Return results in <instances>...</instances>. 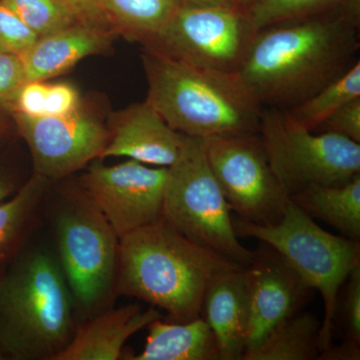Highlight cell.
I'll return each instance as SVG.
<instances>
[{
    "mask_svg": "<svg viewBox=\"0 0 360 360\" xmlns=\"http://www.w3.org/2000/svg\"><path fill=\"white\" fill-rule=\"evenodd\" d=\"M79 92L68 82H47L44 116L72 115L82 108Z\"/></svg>",
    "mask_w": 360,
    "mask_h": 360,
    "instance_id": "cell-30",
    "label": "cell"
},
{
    "mask_svg": "<svg viewBox=\"0 0 360 360\" xmlns=\"http://www.w3.org/2000/svg\"><path fill=\"white\" fill-rule=\"evenodd\" d=\"M319 129L342 135L360 143V97L338 108Z\"/></svg>",
    "mask_w": 360,
    "mask_h": 360,
    "instance_id": "cell-31",
    "label": "cell"
},
{
    "mask_svg": "<svg viewBox=\"0 0 360 360\" xmlns=\"http://www.w3.org/2000/svg\"><path fill=\"white\" fill-rule=\"evenodd\" d=\"M231 212L206 158L205 141L186 135L179 158L167 167L161 217L198 245L248 267L252 250L239 241Z\"/></svg>",
    "mask_w": 360,
    "mask_h": 360,
    "instance_id": "cell-6",
    "label": "cell"
},
{
    "mask_svg": "<svg viewBox=\"0 0 360 360\" xmlns=\"http://www.w3.org/2000/svg\"><path fill=\"white\" fill-rule=\"evenodd\" d=\"M6 194V187L0 184V200L4 198V195Z\"/></svg>",
    "mask_w": 360,
    "mask_h": 360,
    "instance_id": "cell-36",
    "label": "cell"
},
{
    "mask_svg": "<svg viewBox=\"0 0 360 360\" xmlns=\"http://www.w3.org/2000/svg\"><path fill=\"white\" fill-rule=\"evenodd\" d=\"M32 153L35 174L65 177L101 158L110 131L82 108L72 115L26 117L13 115Z\"/></svg>",
    "mask_w": 360,
    "mask_h": 360,
    "instance_id": "cell-12",
    "label": "cell"
},
{
    "mask_svg": "<svg viewBox=\"0 0 360 360\" xmlns=\"http://www.w3.org/2000/svg\"><path fill=\"white\" fill-rule=\"evenodd\" d=\"M180 2L188 6H238L234 0H180Z\"/></svg>",
    "mask_w": 360,
    "mask_h": 360,
    "instance_id": "cell-34",
    "label": "cell"
},
{
    "mask_svg": "<svg viewBox=\"0 0 360 360\" xmlns=\"http://www.w3.org/2000/svg\"><path fill=\"white\" fill-rule=\"evenodd\" d=\"M200 316L215 336L219 360H243L250 321L245 267L224 272L210 284Z\"/></svg>",
    "mask_w": 360,
    "mask_h": 360,
    "instance_id": "cell-15",
    "label": "cell"
},
{
    "mask_svg": "<svg viewBox=\"0 0 360 360\" xmlns=\"http://www.w3.org/2000/svg\"><path fill=\"white\" fill-rule=\"evenodd\" d=\"M167 167H150L129 160L112 167L96 162L82 176L87 198L118 238L162 215Z\"/></svg>",
    "mask_w": 360,
    "mask_h": 360,
    "instance_id": "cell-11",
    "label": "cell"
},
{
    "mask_svg": "<svg viewBox=\"0 0 360 360\" xmlns=\"http://www.w3.org/2000/svg\"><path fill=\"white\" fill-rule=\"evenodd\" d=\"M44 177H34L8 202L0 205V248L13 236L16 229L37 205L45 187Z\"/></svg>",
    "mask_w": 360,
    "mask_h": 360,
    "instance_id": "cell-25",
    "label": "cell"
},
{
    "mask_svg": "<svg viewBox=\"0 0 360 360\" xmlns=\"http://www.w3.org/2000/svg\"><path fill=\"white\" fill-rule=\"evenodd\" d=\"M46 82H25L16 92L9 112L26 117L44 116Z\"/></svg>",
    "mask_w": 360,
    "mask_h": 360,
    "instance_id": "cell-29",
    "label": "cell"
},
{
    "mask_svg": "<svg viewBox=\"0 0 360 360\" xmlns=\"http://www.w3.org/2000/svg\"><path fill=\"white\" fill-rule=\"evenodd\" d=\"M101 160L129 158L146 165L169 167L179 158L186 135L175 131L148 103L135 104L116 116Z\"/></svg>",
    "mask_w": 360,
    "mask_h": 360,
    "instance_id": "cell-14",
    "label": "cell"
},
{
    "mask_svg": "<svg viewBox=\"0 0 360 360\" xmlns=\"http://www.w3.org/2000/svg\"><path fill=\"white\" fill-rule=\"evenodd\" d=\"M70 1L77 7L78 11L82 13V15L87 20L111 30L106 25L105 20H104L98 4H97V0H70Z\"/></svg>",
    "mask_w": 360,
    "mask_h": 360,
    "instance_id": "cell-33",
    "label": "cell"
},
{
    "mask_svg": "<svg viewBox=\"0 0 360 360\" xmlns=\"http://www.w3.org/2000/svg\"><path fill=\"white\" fill-rule=\"evenodd\" d=\"M341 0H253L246 9L257 32L267 26L328 11Z\"/></svg>",
    "mask_w": 360,
    "mask_h": 360,
    "instance_id": "cell-24",
    "label": "cell"
},
{
    "mask_svg": "<svg viewBox=\"0 0 360 360\" xmlns=\"http://www.w3.org/2000/svg\"><path fill=\"white\" fill-rule=\"evenodd\" d=\"M360 97V60L309 98L286 110L307 129L316 130L338 108Z\"/></svg>",
    "mask_w": 360,
    "mask_h": 360,
    "instance_id": "cell-22",
    "label": "cell"
},
{
    "mask_svg": "<svg viewBox=\"0 0 360 360\" xmlns=\"http://www.w3.org/2000/svg\"><path fill=\"white\" fill-rule=\"evenodd\" d=\"M360 345L343 340L342 342L335 345L331 342L319 354V360H359Z\"/></svg>",
    "mask_w": 360,
    "mask_h": 360,
    "instance_id": "cell-32",
    "label": "cell"
},
{
    "mask_svg": "<svg viewBox=\"0 0 360 360\" xmlns=\"http://www.w3.org/2000/svg\"><path fill=\"white\" fill-rule=\"evenodd\" d=\"M56 234L71 295L84 307H94L108 295L117 271L120 238L89 198L61 212Z\"/></svg>",
    "mask_w": 360,
    "mask_h": 360,
    "instance_id": "cell-10",
    "label": "cell"
},
{
    "mask_svg": "<svg viewBox=\"0 0 360 360\" xmlns=\"http://www.w3.org/2000/svg\"><path fill=\"white\" fill-rule=\"evenodd\" d=\"M343 285L340 307L345 340L360 345V266L350 272Z\"/></svg>",
    "mask_w": 360,
    "mask_h": 360,
    "instance_id": "cell-27",
    "label": "cell"
},
{
    "mask_svg": "<svg viewBox=\"0 0 360 360\" xmlns=\"http://www.w3.org/2000/svg\"><path fill=\"white\" fill-rule=\"evenodd\" d=\"M238 267L161 217L120 238L117 290L186 322L200 316L210 284Z\"/></svg>",
    "mask_w": 360,
    "mask_h": 360,
    "instance_id": "cell-2",
    "label": "cell"
},
{
    "mask_svg": "<svg viewBox=\"0 0 360 360\" xmlns=\"http://www.w3.org/2000/svg\"><path fill=\"white\" fill-rule=\"evenodd\" d=\"M360 0L255 32L238 75L264 108L290 110L359 60Z\"/></svg>",
    "mask_w": 360,
    "mask_h": 360,
    "instance_id": "cell-1",
    "label": "cell"
},
{
    "mask_svg": "<svg viewBox=\"0 0 360 360\" xmlns=\"http://www.w3.org/2000/svg\"><path fill=\"white\" fill-rule=\"evenodd\" d=\"M303 212L335 227L345 238H360V174L338 186H312L290 196Z\"/></svg>",
    "mask_w": 360,
    "mask_h": 360,
    "instance_id": "cell-19",
    "label": "cell"
},
{
    "mask_svg": "<svg viewBox=\"0 0 360 360\" xmlns=\"http://www.w3.org/2000/svg\"><path fill=\"white\" fill-rule=\"evenodd\" d=\"M234 1H236V4H238L239 7L246 11V9L250 6V4H252L253 0H234Z\"/></svg>",
    "mask_w": 360,
    "mask_h": 360,
    "instance_id": "cell-35",
    "label": "cell"
},
{
    "mask_svg": "<svg viewBox=\"0 0 360 360\" xmlns=\"http://www.w3.org/2000/svg\"><path fill=\"white\" fill-rule=\"evenodd\" d=\"M161 319L155 307L129 304L104 312L77 331L52 360H117L129 338Z\"/></svg>",
    "mask_w": 360,
    "mask_h": 360,
    "instance_id": "cell-17",
    "label": "cell"
},
{
    "mask_svg": "<svg viewBox=\"0 0 360 360\" xmlns=\"http://www.w3.org/2000/svg\"><path fill=\"white\" fill-rule=\"evenodd\" d=\"M25 82L21 58L0 51V110H9L16 92Z\"/></svg>",
    "mask_w": 360,
    "mask_h": 360,
    "instance_id": "cell-28",
    "label": "cell"
},
{
    "mask_svg": "<svg viewBox=\"0 0 360 360\" xmlns=\"http://www.w3.org/2000/svg\"><path fill=\"white\" fill-rule=\"evenodd\" d=\"M71 293L49 253L23 258L0 285V338L18 359H53L70 342Z\"/></svg>",
    "mask_w": 360,
    "mask_h": 360,
    "instance_id": "cell-4",
    "label": "cell"
},
{
    "mask_svg": "<svg viewBox=\"0 0 360 360\" xmlns=\"http://www.w3.org/2000/svg\"><path fill=\"white\" fill-rule=\"evenodd\" d=\"M146 101L172 129L210 139L259 132L262 104L238 73L210 70L144 47Z\"/></svg>",
    "mask_w": 360,
    "mask_h": 360,
    "instance_id": "cell-3",
    "label": "cell"
},
{
    "mask_svg": "<svg viewBox=\"0 0 360 360\" xmlns=\"http://www.w3.org/2000/svg\"><path fill=\"white\" fill-rule=\"evenodd\" d=\"M203 141L210 167L238 219L258 225L278 224L290 198L270 165L259 134Z\"/></svg>",
    "mask_w": 360,
    "mask_h": 360,
    "instance_id": "cell-9",
    "label": "cell"
},
{
    "mask_svg": "<svg viewBox=\"0 0 360 360\" xmlns=\"http://www.w3.org/2000/svg\"><path fill=\"white\" fill-rule=\"evenodd\" d=\"M321 328L314 314L300 310L277 324L243 360H319Z\"/></svg>",
    "mask_w": 360,
    "mask_h": 360,
    "instance_id": "cell-21",
    "label": "cell"
},
{
    "mask_svg": "<svg viewBox=\"0 0 360 360\" xmlns=\"http://www.w3.org/2000/svg\"><path fill=\"white\" fill-rule=\"evenodd\" d=\"M255 34L248 13L238 6L181 4L144 47L201 68L238 73Z\"/></svg>",
    "mask_w": 360,
    "mask_h": 360,
    "instance_id": "cell-8",
    "label": "cell"
},
{
    "mask_svg": "<svg viewBox=\"0 0 360 360\" xmlns=\"http://www.w3.org/2000/svg\"><path fill=\"white\" fill-rule=\"evenodd\" d=\"M108 27L116 34L146 45L169 22L180 0H97Z\"/></svg>",
    "mask_w": 360,
    "mask_h": 360,
    "instance_id": "cell-20",
    "label": "cell"
},
{
    "mask_svg": "<svg viewBox=\"0 0 360 360\" xmlns=\"http://www.w3.org/2000/svg\"><path fill=\"white\" fill-rule=\"evenodd\" d=\"M111 30L80 21L47 37H40L22 56L26 82H47L70 70L87 56L106 51Z\"/></svg>",
    "mask_w": 360,
    "mask_h": 360,
    "instance_id": "cell-16",
    "label": "cell"
},
{
    "mask_svg": "<svg viewBox=\"0 0 360 360\" xmlns=\"http://www.w3.org/2000/svg\"><path fill=\"white\" fill-rule=\"evenodd\" d=\"M149 333L141 354L131 360H219L212 328L202 317L186 322H163L148 326Z\"/></svg>",
    "mask_w": 360,
    "mask_h": 360,
    "instance_id": "cell-18",
    "label": "cell"
},
{
    "mask_svg": "<svg viewBox=\"0 0 360 360\" xmlns=\"http://www.w3.org/2000/svg\"><path fill=\"white\" fill-rule=\"evenodd\" d=\"M39 39L37 33L0 1V51L22 58Z\"/></svg>",
    "mask_w": 360,
    "mask_h": 360,
    "instance_id": "cell-26",
    "label": "cell"
},
{
    "mask_svg": "<svg viewBox=\"0 0 360 360\" xmlns=\"http://www.w3.org/2000/svg\"><path fill=\"white\" fill-rule=\"evenodd\" d=\"M37 37H44L89 21L70 0H0ZM91 22V21H90Z\"/></svg>",
    "mask_w": 360,
    "mask_h": 360,
    "instance_id": "cell-23",
    "label": "cell"
},
{
    "mask_svg": "<svg viewBox=\"0 0 360 360\" xmlns=\"http://www.w3.org/2000/svg\"><path fill=\"white\" fill-rule=\"evenodd\" d=\"M238 236L257 239L276 248L288 259L312 290L321 293L324 305L319 333L321 352L333 342L338 298L343 283L360 266V243L331 234L316 224L295 203L274 225H258L233 219Z\"/></svg>",
    "mask_w": 360,
    "mask_h": 360,
    "instance_id": "cell-5",
    "label": "cell"
},
{
    "mask_svg": "<svg viewBox=\"0 0 360 360\" xmlns=\"http://www.w3.org/2000/svg\"><path fill=\"white\" fill-rule=\"evenodd\" d=\"M260 139L288 195L312 186H338L360 174V143L329 131L316 134L283 108H264Z\"/></svg>",
    "mask_w": 360,
    "mask_h": 360,
    "instance_id": "cell-7",
    "label": "cell"
},
{
    "mask_svg": "<svg viewBox=\"0 0 360 360\" xmlns=\"http://www.w3.org/2000/svg\"><path fill=\"white\" fill-rule=\"evenodd\" d=\"M245 271L250 300L246 354L257 348L277 324L300 311L314 290L279 251L262 241L252 250Z\"/></svg>",
    "mask_w": 360,
    "mask_h": 360,
    "instance_id": "cell-13",
    "label": "cell"
}]
</instances>
